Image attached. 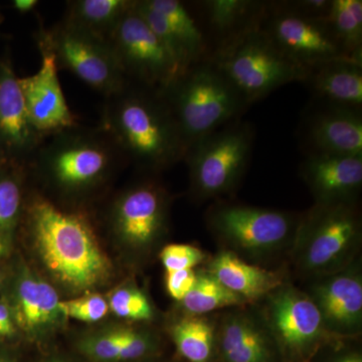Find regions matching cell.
Wrapping results in <instances>:
<instances>
[{"instance_id":"9a60e30c","label":"cell","mask_w":362,"mask_h":362,"mask_svg":"<svg viewBox=\"0 0 362 362\" xmlns=\"http://www.w3.org/2000/svg\"><path fill=\"white\" fill-rule=\"evenodd\" d=\"M168 206V195L157 183L146 181L135 185L114 204V228L129 246H151L165 228Z\"/></svg>"},{"instance_id":"f546056e","label":"cell","mask_w":362,"mask_h":362,"mask_svg":"<svg viewBox=\"0 0 362 362\" xmlns=\"http://www.w3.org/2000/svg\"><path fill=\"white\" fill-rule=\"evenodd\" d=\"M25 165L0 164V233L8 235L18 225L23 211V175Z\"/></svg>"},{"instance_id":"7a4b0ae2","label":"cell","mask_w":362,"mask_h":362,"mask_svg":"<svg viewBox=\"0 0 362 362\" xmlns=\"http://www.w3.org/2000/svg\"><path fill=\"white\" fill-rule=\"evenodd\" d=\"M28 221L42 264L62 285L88 291L109 278L110 261L82 214L66 211L37 194L28 204Z\"/></svg>"},{"instance_id":"7402d4cb","label":"cell","mask_w":362,"mask_h":362,"mask_svg":"<svg viewBox=\"0 0 362 362\" xmlns=\"http://www.w3.org/2000/svg\"><path fill=\"white\" fill-rule=\"evenodd\" d=\"M303 84L313 100L362 111V61L339 59L312 66Z\"/></svg>"},{"instance_id":"74e56055","label":"cell","mask_w":362,"mask_h":362,"mask_svg":"<svg viewBox=\"0 0 362 362\" xmlns=\"http://www.w3.org/2000/svg\"><path fill=\"white\" fill-rule=\"evenodd\" d=\"M335 362H362V359L361 357L357 356V354H349V356L340 357V358L337 359Z\"/></svg>"},{"instance_id":"e575fe53","label":"cell","mask_w":362,"mask_h":362,"mask_svg":"<svg viewBox=\"0 0 362 362\" xmlns=\"http://www.w3.org/2000/svg\"><path fill=\"white\" fill-rule=\"evenodd\" d=\"M197 279L194 270L166 272V290L173 299L181 302L194 288Z\"/></svg>"},{"instance_id":"b9f144b4","label":"cell","mask_w":362,"mask_h":362,"mask_svg":"<svg viewBox=\"0 0 362 362\" xmlns=\"http://www.w3.org/2000/svg\"><path fill=\"white\" fill-rule=\"evenodd\" d=\"M4 162H7V161L4 160V159L2 158V156H0V164L4 163Z\"/></svg>"},{"instance_id":"d590c367","label":"cell","mask_w":362,"mask_h":362,"mask_svg":"<svg viewBox=\"0 0 362 362\" xmlns=\"http://www.w3.org/2000/svg\"><path fill=\"white\" fill-rule=\"evenodd\" d=\"M16 332V324L11 307L6 302L0 301V339L13 337Z\"/></svg>"},{"instance_id":"cb8c5ba5","label":"cell","mask_w":362,"mask_h":362,"mask_svg":"<svg viewBox=\"0 0 362 362\" xmlns=\"http://www.w3.org/2000/svg\"><path fill=\"white\" fill-rule=\"evenodd\" d=\"M145 6L163 16L180 45L185 71L211 58V49L194 2L143 0Z\"/></svg>"},{"instance_id":"3957f363","label":"cell","mask_w":362,"mask_h":362,"mask_svg":"<svg viewBox=\"0 0 362 362\" xmlns=\"http://www.w3.org/2000/svg\"><path fill=\"white\" fill-rule=\"evenodd\" d=\"M158 90L187 152L202 138L239 120L250 107L209 59L190 66Z\"/></svg>"},{"instance_id":"8fae6325","label":"cell","mask_w":362,"mask_h":362,"mask_svg":"<svg viewBox=\"0 0 362 362\" xmlns=\"http://www.w3.org/2000/svg\"><path fill=\"white\" fill-rule=\"evenodd\" d=\"M259 28L285 56L306 70L335 59H351L338 44L326 21L290 13L279 1L267 2Z\"/></svg>"},{"instance_id":"5b68a950","label":"cell","mask_w":362,"mask_h":362,"mask_svg":"<svg viewBox=\"0 0 362 362\" xmlns=\"http://www.w3.org/2000/svg\"><path fill=\"white\" fill-rule=\"evenodd\" d=\"M361 240L358 202L315 204L301 214L289 255L300 275L325 277L345 270L357 261Z\"/></svg>"},{"instance_id":"603a6c76","label":"cell","mask_w":362,"mask_h":362,"mask_svg":"<svg viewBox=\"0 0 362 362\" xmlns=\"http://www.w3.org/2000/svg\"><path fill=\"white\" fill-rule=\"evenodd\" d=\"M206 272L246 303L263 299L286 283L282 272L247 263L226 250H221L214 257Z\"/></svg>"},{"instance_id":"e0dca14e","label":"cell","mask_w":362,"mask_h":362,"mask_svg":"<svg viewBox=\"0 0 362 362\" xmlns=\"http://www.w3.org/2000/svg\"><path fill=\"white\" fill-rule=\"evenodd\" d=\"M358 262L338 273L314 279L310 291L331 335H354L362 326V276Z\"/></svg>"},{"instance_id":"277c9868","label":"cell","mask_w":362,"mask_h":362,"mask_svg":"<svg viewBox=\"0 0 362 362\" xmlns=\"http://www.w3.org/2000/svg\"><path fill=\"white\" fill-rule=\"evenodd\" d=\"M125 161L101 128H69L45 138L28 165L66 194H84Z\"/></svg>"},{"instance_id":"836d02e7","label":"cell","mask_w":362,"mask_h":362,"mask_svg":"<svg viewBox=\"0 0 362 362\" xmlns=\"http://www.w3.org/2000/svg\"><path fill=\"white\" fill-rule=\"evenodd\" d=\"M279 4L290 13L303 18L326 21L329 16L332 0H282Z\"/></svg>"},{"instance_id":"9c48e42d","label":"cell","mask_w":362,"mask_h":362,"mask_svg":"<svg viewBox=\"0 0 362 362\" xmlns=\"http://www.w3.org/2000/svg\"><path fill=\"white\" fill-rule=\"evenodd\" d=\"M37 45L54 54L57 65L71 71L105 98L122 89L128 80L108 40L86 32L65 21L35 35Z\"/></svg>"},{"instance_id":"d6a6232c","label":"cell","mask_w":362,"mask_h":362,"mask_svg":"<svg viewBox=\"0 0 362 362\" xmlns=\"http://www.w3.org/2000/svg\"><path fill=\"white\" fill-rule=\"evenodd\" d=\"M206 258V252L187 244L168 245L160 252L161 263L166 272L194 270Z\"/></svg>"},{"instance_id":"4dcf8cb0","label":"cell","mask_w":362,"mask_h":362,"mask_svg":"<svg viewBox=\"0 0 362 362\" xmlns=\"http://www.w3.org/2000/svg\"><path fill=\"white\" fill-rule=\"evenodd\" d=\"M109 309L117 316L131 321H149L154 311L146 295L133 286L120 287L109 298Z\"/></svg>"},{"instance_id":"ac0fdd59","label":"cell","mask_w":362,"mask_h":362,"mask_svg":"<svg viewBox=\"0 0 362 362\" xmlns=\"http://www.w3.org/2000/svg\"><path fill=\"white\" fill-rule=\"evenodd\" d=\"M316 204H356L362 188V156H308L299 168Z\"/></svg>"},{"instance_id":"ffe728a7","label":"cell","mask_w":362,"mask_h":362,"mask_svg":"<svg viewBox=\"0 0 362 362\" xmlns=\"http://www.w3.org/2000/svg\"><path fill=\"white\" fill-rule=\"evenodd\" d=\"M192 2L206 33L211 57L223 45L258 28L268 1L202 0Z\"/></svg>"},{"instance_id":"83f0119b","label":"cell","mask_w":362,"mask_h":362,"mask_svg":"<svg viewBox=\"0 0 362 362\" xmlns=\"http://www.w3.org/2000/svg\"><path fill=\"white\" fill-rule=\"evenodd\" d=\"M326 23L345 54L362 61L361 0H332Z\"/></svg>"},{"instance_id":"8992f818","label":"cell","mask_w":362,"mask_h":362,"mask_svg":"<svg viewBox=\"0 0 362 362\" xmlns=\"http://www.w3.org/2000/svg\"><path fill=\"white\" fill-rule=\"evenodd\" d=\"M301 214L218 199L206 213L207 228L226 251L268 261L289 254Z\"/></svg>"},{"instance_id":"60d3db41","label":"cell","mask_w":362,"mask_h":362,"mask_svg":"<svg viewBox=\"0 0 362 362\" xmlns=\"http://www.w3.org/2000/svg\"><path fill=\"white\" fill-rule=\"evenodd\" d=\"M0 362H13L9 358L8 356H6V354H0Z\"/></svg>"},{"instance_id":"4fadbf2b","label":"cell","mask_w":362,"mask_h":362,"mask_svg":"<svg viewBox=\"0 0 362 362\" xmlns=\"http://www.w3.org/2000/svg\"><path fill=\"white\" fill-rule=\"evenodd\" d=\"M299 136L305 156H362V111L313 100Z\"/></svg>"},{"instance_id":"4316f807","label":"cell","mask_w":362,"mask_h":362,"mask_svg":"<svg viewBox=\"0 0 362 362\" xmlns=\"http://www.w3.org/2000/svg\"><path fill=\"white\" fill-rule=\"evenodd\" d=\"M178 352L190 362H209L216 345V324L204 316H189L171 326Z\"/></svg>"},{"instance_id":"2e32d148","label":"cell","mask_w":362,"mask_h":362,"mask_svg":"<svg viewBox=\"0 0 362 362\" xmlns=\"http://www.w3.org/2000/svg\"><path fill=\"white\" fill-rule=\"evenodd\" d=\"M45 138L30 121L13 66L0 59V156L26 166Z\"/></svg>"},{"instance_id":"30bf717a","label":"cell","mask_w":362,"mask_h":362,"mask_svg":"<svg viewBox=\"0 0 362 362\" xmlns=\"http://www.w3.org/2000/svg\"><path fill=\"white\" fill-rule=\"evenodd\" d=\"M107 40L129 82L159 90L180 74L168 49L136 11L135 4Z\"/></svg>"},{"instance_id":"5bb4252c","label":"cell","mask_w":362,"mask_h":362,"mask_svg":"<svg viewBox=\"0 0 362 362\" xmlns=\"http://www.w3.org/2000/svg\"><path fill=\"white\" fill-rule=\"evenodd\" d=\"M37 47L42 56L39 70L18 78V84L33 126L40 134L49 137L78 124L62 90L54 54L42 45Z\"/></svg>"},{"instance_id":"f1b7e54d","label":"cell","mask_w":362,"mask_h":362,"mask_svg":"<svg viewBox=\"0 0 362 362\" xmlns=\"http://www.w3.org/2000/svg\"><path fill=\"white\" fill-rule=\"evenodd\" d=\"M180 303L189 316H204L213 311L233 307L240 308L247 304L207 272L197 273L194 288Z\"/></svg>"},{"instance_id":"8d00e7d4","label":"cell","mask_w":362,"mask_h":362,"mask_svg":"<svg viewBox=\"0 0 362 362\" xmlns=\"http://www.w3.org/2000/svg\"><path fill=\"white\" fill-rule=\"evenodd\" d=\"M39 4L37 0H13L11 2V6L13 7L16 13L25 14L33 11L35 7L39 6Z\"/></svg>"},{"instance_id":"1f68e13d","label":"cell","mask_w":362,"mask_h":362,"mask_svg":"<svg viewBox=\"0 0 362 362\" xmlns=\"http://www.w3.org/2000/svg\"><path fill=\"white\" fill-rule=\"evenodd\" d=\"M59 307L64 318L76 319L87 323L102 320L110 310L108 301L99 294L63 300L59 301Z\"/></svg>"},{"instance_id":"ba28073f","label":"cell","mask_w":362,"mask_h":362,"mask_svg":"<svg viewBox=\"0 0 362 362\" xmlns=\"http://www.w3.org/2000/svg\"><path fill=\"white\" fill-rule=\"evenodd\" d=\"M255 136L254 126L239 119L187 150L183 160L194 201H218L238 189L251 160Z\"/></svg>"},{"instance_id":"52a82bcc","label":"cell","mask_w":362,"mask_h":362,"mask_svg":"<svg viewBox=\"0 0 362 362\" xmlns=\"http://www.w3.org/2000/svg\"><path fill=\"white\" fill-rule=\"evenodd\" d=\"M209 61L250 106L283 86L303 83L308 71L285 56L259 28L223 45Z\"/></svg>"},{"instance_id":"d4e9b609","label":"cell","mask_w":362,"mask_h":362,"mask_svg":"<svg viewBox=\"0 0 362 362\" xmlns=\"http://www.w3.org/2000/svg\"><path fill=\"white\" fill-rule=\"evenodd\" d=\"M153 347L148 333L124 328L90 335L80 342L82 354L97 362L137 361L150 354Z\"/></svg>"},{"instance_id":"f35d334b","label":"cell","mask_w":362,"mask_h":362,"mask_svg":"<svg viewBox=\"0 0 362 362\" xmlns=\"http://www.w3.org/2000/svg\"><path fill=\"white\" fill-rule=\"evenodd\" d=\"M6 235L0 233V259H1L2 258H4V256H6Z\"/></svg>"},{"instance_id":"44dd1931","label":"cell","mask_w":362,"mask_h":362,"mask_svg":"<svg viewBox=\"0 0 362 362\" xmlns=\"http://www.w3.org/2000/svg\"><path fill=\"white\" fill-rule=\"evenodd\" d=\"M271 334L263 318L240 311L216 325V344L225 362H269Z\"/></svg>"},{"instance_id":"484cf974","label":"cell","mask_w":362,"mask_h":362,"mask_svg":"<svg viewBox=\"0 0 362 362\" xmlns=\"http://www.w3.org/2000/svg\"><path fill=\"white\" fill-rule=\"evenodd\" d=\"M134 4L135 0H73L63 21L107 40Z\"/></svg>"},{"instance_id":"6da1fadb","label":"cell","mask_w":362,"mask_h":362,"mask_svg":"<svg viewBox=\"0 0 362 362\" xmlns=\"http://www.w3.org/2000/svg\"><path fill=\"white\" fill-rule=\"evenodd\" d=\"M102 130L125 160L157 173L183 160L187 147L158 90L129 82L106 98Z\"/></svg>"},{"instance_id":"7c38bea8","label":"cell","mask_w":362,"mask_h":362,"mask_svg":"<svg viewBox=\"0 0 362 362\" xmlns=\"http://www.w3.org/2000/svg\"><path fill=\"white\" fill-rule=\"evenodd\" d=\"M266 298L262 318L272 338L287 351L305 354L331 335L307 293L285 283Z\"/></svg>"},{"instance_id":"ab89813d","label":"cell","mask_w":362,"mask_h":362,"mask_svg":"<svg viewBox=\"0 0 362 362\" xmlns=\"http://www.w3.org/2000/svg\"><path fill=\"white\" fill-rule=\"evenodd\" d=\"M45 362H73L69 361V359L64 358V357H51V358L47 359Z\"/></svg>"},{"instance_id":"d6986e66","label":"cell","mask_w":362,"mask_h":362,"mask_svg":"<svg viewBox=\"0 0 362 362\" xmlns=\"http://www.w3.org/2000/svg\"><path fill=\"white\" fill-rule=\"evenodd\" d=\"M14 280L11 312L16 326L30 337L49 332L64 318L59 311L58 293L47 281L28 268Z\"/></svg>"}]
</instances>
